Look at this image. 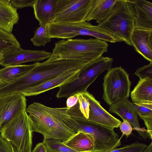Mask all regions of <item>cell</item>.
<instances>
[{
	"label": "cell",
	"mask_w": 152,
	"mask_h": 152,
	"mask_svg": "<svg viewBox=\"0 0 152 152\" xmlns=\"http://www.w3.org/2000/svg\"><path fill=\"white\" fill-rule=\"evenodd\" d=\"M69 108L48 107L35 102L26 107L32 132L43 135L44 139H57L64 142L76 132L69 127L64 121L70 116Z\"/></svg>",
	"instance_id": "1"
},
{
	"label": "cell",
	"mask_w": 152,
	"mask_h": 152,
	"mask_svg": "<svg viewBox=\"0 0 152 152\" xmlns=\"http://www.w3.org/2000/svg\"><path fill=\"white\" fill-rule=\"evenodd\" d=\"M109 45L97 38L63 39L55 43L49 61L61 59L81 61L89 64L108 51Z\"/></svg>",
	"instance_id": "2"
},
{
	"label": "cell",
	"mask_w": 152,
	"mask_h": 152,
	"mask_svg": "<svg viewBox=\"0 0 152 152\" xmlns=\"http://www.w3.org/2000/svg\"><path fill=\"white\" fill-rule=\"evenodd\" d=\"M134 19V10L130 0H118L108 17L97 26L118 42L124 41L132 46Z\"/></svg>",
	"instance_id": "3"
},
{
	"label": "cell",
	"mask_w": 152,
	"mask_h": 152,
	"mask_svg": "<svg viewBox=\"0 0 152 152\" xmlns=\"http://www.w3.org/2000/svg\"><path fill=\"white\" fill-rule=\"evenodd\" d=\"M89 64L73 59H61L39 62L34 68L22 76L21 83L26 90L55 77L65 72L81 69Z\"/></svg>",
	"instance_id": "4"
},
{
	"label": "cell",
	"mask_w": 152,
	"mask_h": 152,
	"mask_svg": "<svg viewBox=\"0 0 152 152\" xmlns=\"http://www.w3.org/2000/svg\"><path fill=\"white\" fill-rule=\"evenodd\" d=\"M65 124L73 130L88 133L94 141L93 152H106L120 145L119 138L114 129L86 120L70 117L64 121Z\"/></svg>",
	"instance_id": "5"
},
{
	"label": "cell",
	"mask_w": 152,
	"mask_h": 152,
	"mask_svg": "<svg viewBox=\"0 0 152 152\" xmlns=\"http://www.w3.org/2000/svg\"><path fill=\"white\" fill-rule=\"evenodd\" d=\"M113 58L101 56L87 65L80 71L77 77L59 86L56 94L58 98H68L87 91L88 87L103 72L111 68Z\"/></svg>",
	"instance_id": "6"
},
{
	"label": "cell",
	"mask_w": 152,
	"mask_h": 152,
	"mask_svg": "<svg viewBox=\"0 0 152 152\" xmlns=\"http://www.w3.org/2000/svg\"><path fill=\"white\" fill-rule=\"evenodd\" d=\"M11 144L14 152H31L32 132L28 113L23 110L0 131Z\"/></svg>",
	"instance_id": "7"
},
{
	"label": "cell",
	"mask_w": 152,
	"mask_h": 152,
	"mask_svg": "<svg viewBox=\"0 0 152 152\" xmlns=\"http://www.w3.org/2000/svg\"><path fill=\"white\" fill-rule=\"evenodd\" d=\"M103 80L102 98L109 106L128 98L131 82L129 75L121 66L108 70Z\"/></svg>",
	"instance_id": "8"
},
{
	"label": "cell",
	"mask_w": 152,
	"mask_h": 152,
	"mask_svg": "<svg viewBox=\"0 0 152 152\" xmlns=\"http://www.w3.org/2000/svg\"><path fill=\"white\" fill-rule=\"evenodd\" d=\"M94 0H56L53 23H74L85 21Z\"/></svg>",
	"instance_id": "9"
},
{
	"label": "cell",
	"mask_w": 152,
	"mask_h": 152,
	"mask_svg": "<svg viewBox=\"0 0 152 152\" xmlns=\"http://www.w3.org/2000/svg\"><path fill=\"white\" fill-rule=\"evenodd\" d=\"M48 33L50 38L70 39L78 36H88L102 39L104 32L98 26L88 22L74 23H53L47 25Z\"/></svg>",
	"instance_id": "10"
},
{
	"label": "cell",
	"mask_w": 152,
	"mask_h": 152,
	"mask_svg": "<svg viewBox=\"0 0 152 152\" xmlns=\"http://www.w3.org/2000/svg\"><path fill=\"white\" fill-rule=\"evenodd\" d=\"M26 108V99L22 94L0 96V131Z\"/></svg>",
	"instance_id": "11"
},
{
	"label": "cell",
	"mask_w": 152,
	"mask_h": 152,
	"mask_svg": "<svg viewBox=\"0 0 152 152\" xmlns=\"http://www.w3.org/2000/svg\"><path fill=\"white\" fill-rule=\"evenodd\" d=\"M109 112L120 116L128 122L139 135L144 139L148 137L146 129L141 128L138 115L134 104L127 98L121 100L110 106Z\"/></svg>",
	"instance_id": "12"
},
{
	"label": "cell",
	"mask_w": 152,
	"mask_h": 152,
	"mask_svg": "<svg viewBox=\"0 0 152 152\" xmlns=\"http://www.w3.org/2000/svg\"><path fill=\"white\" fill-rule=\"evenodd\" d=\"M89 103V116L87 120L113 129L117 128L121 122L105 110L91 94L83 93Z\"/></svg>",
	"instance_id": "13"
},
{
	"label": "cell",
	"mask_w": 152,
	"mask_h": 152,
	"mask_svg": "<svg viewBox=\"0 0 152 152\" xmlns=\"http://www.w3.org/2000/svg\"><path fill=\"white\" fill-rule=\"evenodd\" d=\"M52 53L45 50H24L21 48L4 55L0 65L3 66L21 64L30 61H39L48 59Z\"/></svg>",
	"instance_id": "14"
},
{
	"label": "cell",
	"mask_w": 152,
	"mask_h": 152,
	"mask_svg": "<svg viewBox=\"0 0 152 152\" xmlns=\"http://www.w3.org/2000/svg\"><path fill=\"white\" fill-rule=\"evenodd\" d=\"M81 69L72 70L65 72L39 85L30 88L21 94L25 96H36L59 87L77 78Z\"/></svg>",
	"instance_id": "15"
},
{
	"label": "cell",
	"mask_w": 152,
	"mask_h": 152,
	"mask_svg": "<svg viewBox=\"0 0 152 152\" xmlns=\"http://www.w3.org/2000/svg\"><path fill=\"white\" fill-rule=\"evenodd\" d=\"M131 39L132 46L135 50L152 62V30L135 28Z\"/></svg>",
	"instance_id": "16"
},
{
	"label": "cell",
	"mask_w": 152,
	"mask_h": 152,
	"mask_svg": "<svg viewBox=\"0 0 152 152\" xmlns=\"http://www.w3.org/2000/svg\"><path fill=\"white\" fill-rule=\"evenodd\" d=\"M135 28L152 30V3L145 0H132Z\"/></svg>",
	"instance_id": "17"
},
{
	"label": "cell",
	"mask_w": 152,
	"mask_h": 152,
	"mask_svg": "<svg viewBox=\"0 0 152 152\" xmlns=\"http://www.w3.org/2000/svg\"><path fill=\"white\" fill-rule=\"evenodd\" d=\"M118 0H94L91 10L85 21L95 20L100 24L111 13Z\"/></svg>",
	"instance_id": "18"
},
{
	"label": "cell",
	"mask_w": 152,
	"mask_h": 152,
	"mask_svg": "<svg viewBox=\"0 0 152 152\" xmlns=\"http://www.w3.org/2000/svg\"><path fill=\"white\" fill-rule=\"evenodd\" d=\"M10 1V0H0V28L12 33L19 17L17 10L12 6Z\"/></svg>",
	"instance_id": "19"
},
{
	"label": "cell",
	"mask_w": 152,
	"mask_h": 152,
	"mask_svg": "<svg viewBox=\"0 0 152 152\" xmlns=\"http://www.w3.org/2000/svg\"><path fill=\"white\" fill-rule=\"evenodd\" d=\"M55 2L56 0H36L33 7L35 18L40 26L53 22Z\"/></svg>",
	"instance_id": "20"
},
{
	"label": "cell",
	"mask_w": 152,
	"mask_h": 152,
	"mask_svg": "<svg viewBox=\"0 0 152 152\" xmlns=\"http://www.w3.org/2000/svg\"><path fill=\"white\" fill-rule=\"evenodd\" d=\"M66 146L76 152H93L94 141L89 134L79 131L63 142Z\"/></svg>",
	"instance_id": "21"
},
{
	"label": "cell",
	"mask_w": 152,
	"mask_h": 152,
	"mask_svg": "<svg viewBox=\"0 0 152 152\" xmlns=\"http://www.w3.org/2000/svg\"><path fill=\"white\" fill-rule=\"evenodd\" d=\"M132 103L152 102V79L140 80L131 93Z\"/></svg>",
	"instance_id": "22"
},
{
	"label": "cell",
	"mask_w": 152,
	"mask_h": 152,
	"mask_svg": "<svg viewBox=\"0 0 152 152\" xmlns=\"http://www.w3.org/2000/svg\"><path fill=\"white\" fill-rule=\"evenodd\" d=\"M37 62L29 65L20 64L5 66L0 69V79L6 84L23 76L38 64Z\"/></svg>",
	"instance_id": "23"
},
{
	"label": "cell",
	"mask_w": 152,
	"mask_h": 152,
	"mask_svg": "<svg viewBox=\"0 0 152 152\" xmlns=\"http://www.w3.org/2000/svg\"><path fill=\"white\" fill-rule=\"evenodd\" d=\"M20 48V44L12 34L0 28V53L4 55Z\"/></svg>",
	"instance_id": "24"
},
{
	"label": "cell",
	"mask_w": 152,
	"mask_h": 152,
	"mask_svg": "<svg viewBox=\"0 0 152 152\" xmlns=\"http://www.w3.org/2000/svg\"><path fill=\"white\" fill-rule=\"evenodd\" d=\"M51 41L48 33L47 25H40L36 28L34 32L33 37L31 41L36 46H45L46 44Z\"/></svg>",
	"instance_id": "25"
},
{
	"label": "cell",
	"mask_w": 152,
	"mask_h": 152,
	"mask_svg": "<svg viewBox=\"0 0 152 152\" xmlns=\"http://www.w3.org/2000/svg\"><path fill=\"white\" fill-rule=\"evenodd\" d=\"M43 142L46 146L47 152H76L59 140L44 139Z\"/></svg>",
	"instance_id": "26"
},
{
	"label": "cell",
	"mask_w": 152,
	"mask_h": 152,
	"mask_svg": "<svg viewBox=\"0 0 152 152\" xmlns=\"http://www.w3.org/2000/svg\"><path fill=\"white\" fill-rule=\"evenodd\" d=\"M133 104L138 115L141 119L152 117V102H138Z\"/></svg>",
	"instance_id": "27"
},
{
	"label": "cell",
	"mask_w": 152,
	"mask_h": 152,
	"mask_svg": "<svg viewBox=\"0 0 152 152\" xmlns=\"http://www.w3.org/2000/svg\"><path fill=\"white\" fill-rule=\"evenodd\" d=\"M134 74L139 77L140 80L146 78L152 79V62L137 68Z\"/></svg>",
	"instance_id": "28"
},
{
	"label": "cell",
	"mask_w": 152,
	"mask_h": 152,
	"mask_svg": "<svg viewBox=\"0 0 152 152\" xmlns=\"http://www.w3.org/2000/svg\"><path fill=\"white\" fill-rule=\"evenodd\" d=\"M36 0H12L10 3L12 6L16 9L28 7H33Z\"/></svg>",
	"instance_id": "29"
},
{
	"label": "cell",
	"mask_w": 152,
	"mask_h": 152,
	"mask_svg": "<svg viewBox=\"0 0 152 152\" xmlns=\"http://www.w3.org/2000/svg\"><path fill=\"white\" fill-rule=\"evenodd\" d=\"M147 145L143 143L135 142L128 145L122 152H141Z\"/></svg>",
	"instance_id": "30"
},
{
	"label": "cell",
	"mask_w": 152,
	"mask_h": 152,
	"mask_svg": "<svg viewBox=\"0 0 152 152\" xmlns=\"http://www.w3.org/2000/svg\"><path fill=\"white\" fill-rule=\"evenodd\" d=\"M0 152H14L10 143L0 134Z\"/></svg>",
	"instance_id": "31"
},
{
	"label": "cell",
	"mask_w": 152,
	"mask_h": 152,
	"mask_svg": "<svg viewBox=\"0 0 152 152\" xmlns=\"http://www.w3.org/2000/svg\"><path fill=\"white\" fill-rule=\"evenodd\" d=\"M119 126L123 135H125L128 137L131 134L132 128L131 125L127 121L123 120Z\"/></svg>",
	"instance_id": "32"
},
{
	"label": "cell",
	"mask_w": 152,
	"mask_h": 152,
	"mask_svg": "<svg viewBox=\"0 0 152 152\" xmlns=\"http://www.w3.org/2000/svg\"><path fill=\"white\" fill-rule=\"evenodd\" d=\"M78 94H76L69 97L66 100V107L70 108L75 105L77 103L78 100Z\"/></svg>",
	"instance_id": "33"
},
{
	"label": "cell",
	"mask_w": 152,
	"mask_h": 152,
	"mask_svg": "<svg viewBox=\"0 0 152 152\" xmlns=\"http://www.w3.org/2000/svg\"><path fill=\"white\" fill-rule=\"evenodd\" d=\"M31 152H47V151L45 145L42 142L37 144Z\"/></svg>",
	"instance_id": "34"
},
{
	"label": "cell",
	"mask_w": 152,
	"mask_h": 152,
	"mask_svg": "<svg viewBox=\"0 0 152 152\" xmlns=\"http://www.w3.org/2000/svg\"><path fill=\"white\" fill-rule=\"evenodd\" d=\"M127 145L124 147L115 148L110 151L106 152H122V151L127 147Z\"/></svg>",
	"instance_id": "35"
},
{
	"label": "cell",
	"mask_w": 152,
	"mask_h": 152,
	"mask_svg": "<svg viewBox=\"0 0 152 152\" xmlns=\"http://www.w3.org/2000/svg\"><path fill=\"white\" fill-rule=\"evenodd\" d=\"M141 152H152V142Z\"/></svg>",
	"instance_id": "36"
},
{
	"label": "cell",
	"mask_w": 152,
	"mask_h": 152,
	"mask_svg": "<svg viewBox=\"0 0 152 152\" xmlns=\"http://www.w3.org/2000/svg\"><path fill=\"white\" fill-rule=\"evenodd\" d=\"M6 84L5 83L3 82L1 79H0V88L3 87V86Z\"/></svg>",
	"instance_id": "37"
},
{
	"label": "cell",
	"mask_w": 152,
	"mask_h": 152,
	"mask_svg": "<svg viewBox=\"0 0 152 152\" xmlns=\"http://www.w3.org/2000/svg\"><path fill=\"white\" fill-rule=\"evenodd\" d=\"M4 55L2 53H0V65L2 60L3 59Z\"/></svg>",
	"instance_id": "38"
}]
</instances>
